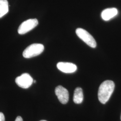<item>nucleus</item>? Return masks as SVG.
I'll return each mask as SVG.
<instances>
[{
    "label": "nucleus",
    "instance_id": "8",
    "mask_svg": "<svg viewBox=\"0 0 121 121\" xmlns=\"http://www.w3.org/2000/svg\"><path fill=\"white\" fill-rule=\"evenodd\" d=\"M118 13L117 9L115 8H111L105 9L102 12L101 16L104 21H108L116 16Z\"/></svg>",
    "mask_w": 121,
    "mask_h": 121
},
{
    "label": "nucleus",
    "instance_id": "2",
    "mask_svg": "<svg viewBox=\"0 0 121 121\" xmlns=\"http://www.w3.org/2000/svg\"><path fill=\"white\" fill-rule=\"evenodd\" d=\"M44 50V46L41 43H33L28 46L23 51L22 55L26 58L37 56Z\"/></svg>",
    "mask_w": 121,
    "mask_h": 121
},
{
    "label": "nucleus",
    "instance_id": "6",
    "mask_svg": "<svg viewBox=\"0 0 121 121\" xmlns=\"http://www.w3.org/2000/svg\"><path fill=\"white\" fill-rule=\"evenodd\" d=\"M55 94L59 101L62 104H66L69 98V94L68 90L62 86H58L55 88Z\"/></svg>",
    "mask_w": 121,
    "mask_h": 121
},
{
    "label": "nucleus",
    "instance_id": "14",
    "mask_svg": "<svg viewBox=\"0 0 121 121\" xmlns=\"http://www.w3.org/2000/svg\"></svg>",
    "mask_w": 121,
    "mask_h": 121
},
{
    "label": "nucleus",
    "instance_id": "3",
    "mask_svg": "<svg viewBox=\"0 0 121 121\" xmlns=\"http://www.w3.org/2000/svg\"><path fill=\"white\" fill-rule=\"evenodd\" d=\"M76 33L78 37L88 46L92 48L96 47V43L95 39L86 30L82 28H78L76 30Z\"/></svg>",
    "mask_w": 121,
    "mask_h": 121
},
{
    "label": "nucleus",
    "instance_id": "11",
    "mask_svg": "<svg viewBox=\"0 0 121 121\" xmlns=\"http://www.w3.org/2000/svg\"><path fill=\"white\" fill-rule=\"evenodd\" d=\"M5 121V118L4 114L2 112H0V121Z\"/></svg>",
    "mask_w": 121,
    "mask_h": 121
},
{
    "label": "nucleus",
    "instance_id": "4",
    "mask_svg": "<svg viewBox=\"0 0 121 121\" xmlns=\"http://www.w3.org/2000/svg\"><path fill=\"white\" fill-rule=\"evenodd\" d=\"M38 24L37 19H29L22 22L18 29V33L20 35L25 34L34 28Z\"/></svg>",
    "mask_w": 121,
    "mask_h": 121
},
{
    "label": "nucleus",
    "instance_id": "7",
    "mask_svg": "<svg viewBox=\"0 0 121 121\" xmlns=\"http://www.w3.org/2000/svg\"><path fill=\"white\" fill-rule=\"evenodd\" d=\"M57 68L62 72L65 73H72L77 70V66L75 64L69 62H60L56 65Z\"/></svg>",
    "mask_w": 121,
    "mask_h": 121
},
{
    "label": "nucleus",
    "instance_id": "10",
    "mask_svg": "<svg viewBox=\"0 0 121 121\" xmlns=\"http://www.w3.org/2000/svg\"><path fill=\"white\" fill-rule=\"evenodd\" d=\"M9 11V4L7 0H0V18L3 17Z\"/></svg>",
    "mask_w": 121,
    "mask_h": 121
},
{
    "label": "nucleus",
    "instance_id": "9",
    "mask_svg": "<svg viewBox=\"0 0 121 121\" xmlns=\"http://www.w3.org/2000/svg\"><path fill=\"white\" fill-rule=\"evenodd\" d=\"M83 99V94L82 89L81 87H77L74 91L73 101L75 104H81Z\"/></svg>",
    "mask_w": 121,
    "mask_h": 121
},
{
    "label": "nucleus",
    "instance_id": "5",
    "mask_svg": "<svg viewBox=\"0 0 121 121\" xmlns=\"http://www.w3.org/2000/svg\"><path fill=\"white\" fill-rule=\"evenodd\" d=\"M33 79L29 74L24 73L15 79V82L19 87L26 89L29 88L33 82Z\"/></svg>",
    "mask_w": 121,
    "mask_h": 121
},
{
    "label": "nucleus",
    "instance_id": "12",
    "mask_svg": "<svg viewBox=\"0 0 121 121\" xmlns=\"http://www.w3.org/2000/svg\"><path fill=\"white\" fill-rule=\"evenodd\" d=\"M15 121H23V120H22V117H20V116H17L16 117Z\"/></svg>",
    "mask_w": 121,
    "mask_h": 121
},
{
    "label": "nucleus",
    "instance_id": "13",
    "mask_svg": "<svg viewBox=\"0 0 121 121\" xmlns=\"http://www.w3.org/2000/svg\"><path fill=\"white\" fill-rule=\"evenodd\" d=\"M46 121V120H41V121Z\"/></svg>",
    "mask_w": 121,
    "mask_h": 121
},
{
    "label": "nucleus",
    "instance_id": "1",
    "mask_svg": "<svg viewBox=\"0 0 121 121\" xmlns=\"http://www.w3.org/2000/svg\"><path fill=\"white\" fill-rule=\"evenodd\" d=\"M115 87L114 82L111 80H106L99 86L98 96L100 102L105 104L112 95Z\"/></svg>",
    "mask_w": 121,
    "mask_h": 121
}]
</instances>
